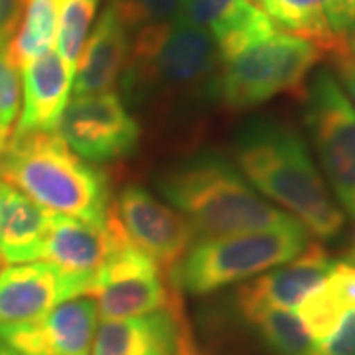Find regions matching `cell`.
<instances>
[{
    "label": "cell",
    "mask_w": 355,
    "mask_h": 355,
    "mask_svg": "<svg viewBox=\"0 0 355 355\" xmlns=\"http://www.w3.org/2000/svg\"><path fill=\"white\" fill-rule=\"evenodd\" d=\"M304 121L334 193L355 219V107L331 71L322 69L304 91Z\"/></svg>",
    "instance_id": "obj_8"
},
{
    "label": "cell",
    "mask_w": 355,
    "mask_h": 355,
    "mask_svg": "<svg viewBox=\"0 0 355 355\" xmlns=\"http://www.w3.org/2000/svg\"><path fill=\"white\" fill-rule=\"evenodd\" d=\"M308 245V231L296 219L277 229L205 237L191 243L168 277L174 291L209 294L268 268L286 265L304 253Z\"/></svg>",
    "instance_id": "obj_5"
},
{
    "label": "cell",
    "mask_w": 355,
    "mask_h": 355,
    "mask_svg": "<svg viewBox=\"0 0 355 355\" xmlns=\"http://www.w3.org/2000/svg\"><path fill=\"white\" fill-rule=\"evenodd\" d=\"M334 62H336V67H338V73H340L343 87H345V91L349 93V97L355 103V58L347 50L334 55Z\"/></svg>",
    "instance_id": "obj_30"
},
{
    "label": "cell",
    "mask_w": 355,
    "mask_h": 355,
    "mask_svg": "<svg viewBox=\"0 0 355 355\" xmlns=\"http://www.w3.org/2000/svg\"><path fill=\"white\" fill-rule=\"evenodd\" d=\"M0 355H20V354H16L12 347H8L6 343L0 340Z\"/></svg>",
    "instance_id": "obj_32"
},
{
    "label": "cell",
    "mask_w": 355,
    "mask_h": 355,
    "mask_svg": "<svg viewBox=\"0 0 355 355\" xmlns=\"http://www.w3.org/2000/svg\"><path fill=\"white\" fill-rule=\"evenodd\" d=\"M314 355H355V310L340 320L328 338L316 342Z\"/></svg>",
    "instance_id": "obj_27"
},
{
    "label": "cell",
    "mask_w": 355,
    "mask_h": 355,
    "mask_svg": "<svg viewBox=\"0 0 355 355\" xmlns=\"http://www.w3.org/2000/svg\"><path fill=\"white\" fill-rule=\"evenodd\" d=\"M58 135L73 153L89 162H113L137 150L140 127L113 91L76 95L65 105Z\"/></svg>",
    "instance_id": "obj_9"
},
{
    "label": "cell",
    "mask_w": 355,
    "mask_h": 355,
    "mask_svg": "<svg viewBox=\"0 0 355 355\" xmlns=\"http://www.w3.org/2000/svg\"><path fill=\"white\" fill-rule=\"evenodd\" d=\"M254 4L277 24V28L288 30V34L312 42L322 53L326 51L334 58L349 50L345 40L334 36L318 0H254Z\"/></svg>",
    "instance_id": "obj_21"
},
{
    "label": "cell",
    "mask_w": 355,
    "mask_h": 355,
    "mask_svg": "<svg viewBox=\"0 0 355 355\" xmlns=\"http://www.w3.org/2000/svg\"><path fill=\"white\" fill-rule=\"evenodd\" d=\"M347 48H349V53L355 58V24L352 28V32L347 34Z\"/></svg>",
    "instance_id": "obj_31"
},
{
    "label": "cell",
    "mask_w": 355,
    "mask_h": 355,
    "mask_svg": "<svg viewBox=\"0 0 355 355\" xmlns=\"http://www.w3.org/2000/svg\"><path fill=\"white\" fill-rule=\"evenodd\" d=\"M193 355H198V354H193Z\"/></svg>",
    "instance_id": "obj_35"
},
{
    "label": "cell",
    "mask_w": 355,
    "mask_h": 355,
    "mask_svg": "<svg viewBox=\"0 0 355 355\" xmlns=\"http://www.w3.org/2000/svg\"><path fill=\"white\" fill-rule=\"evenodd\" d=\"M233 156L249 184L286 207L308 233L324 241L340 235L342 209L294 128L272 119H253L237 132Z\"/></svg>",
    "instance_id": "obj_1"
},
{
    "label": "cell",
    "mask_w": 355,
    "mask_h": 355,
    "mask_svg": "<svg viewBox=\"0 0 355 355\" xmlns=\"http://www.w3.org/2000/svg\"><path fill=\"white\" fill-rule=\"evenodd\" d=\"M51 214L42 209L14 186L0 180V259L32 263L42 259Z\"/></svg>",
    "instance_id": "obj_19"
},
{
    "label": "cell",
    "mask_w": 355,
    "mask_h": 355,
    "mask_svg": "<svg viewBox=\"0 0 355 355\" xmlns=\"http://www.w3.org/2000/svg\"><path fill=\"white\" fill-rule=\"evenodd\" d=\"M347 2H349V6L355 10V0H347Z\"/></svg>",
    "instance_id": "obj_33"
},
{
    "label": "cell",
    "mask_w": 355,
    "mask_h": 355,
    "mask_svg": "<svg viewBox=\"0 0 355 355\" xmlns=\"http://www.w3.org/2000/svg\"><path fill=\"white\" fill-rule=\"evenodd\" d=\"M26 0H0V38H12L24 12Z\"/></svg>",
    "instance_id": "obj_29"
},
{
    "label": "cell",
    "mask_w": 355,
    "mask_h": 355,
    "mask_svg": "<svg viewBox=\"0 0 355 355\" xmlns=\"http://www.w3.org/2000/svg\"><path fill=\"white\" fill-rule=\"evenodd\" d=\"M107 253L109 233L105 225H95L77 217L51 216L42 259L73 280L83 296H91L95 277Z\"/></svg>",
    "instance_id": "obj_16"
},
{
    "label": "cell",
    "mask_w": 355,
    "mask_h": 355,
    "mask_svg": "<svg viewBox=\"0 0 355 355\" xmlns=\"http://www.w3.org/2000/svg\"><path fill=\"white\" fill-rule=\"evenodd\" d=\"M79 296L76 282L46 261L6 266L0 270V324L38 320Z\"/></svg>",
    "instance_id": "obj_13"
},
{
    "label": "cell",
    "mask_w": 355,
    "mask_h": 355,
    "mask_svg": "<svg viewBox=\"0 0 355 355\" xmlns=\"http://www.w3.org/2000/svg\"><path fill=\"white\" fill-rule=\"evenodd\" d=\"M0 150H2V146H0Z\"/></svg>",
    "instance_id": "obj_34"
},
{
    "label": "cell",
    "mask_w": 355,
    "mask_h": 355,
    "mask_svg": "<svg viewBox=\"0 0 355 355\" xmlns=\"http://www.w3.org/2000/svg\"><path fill=\"white\" fill-rule=\"evenodd\" d=\"M190 328L172 304L153 314L125 320H105L93 343V355H193Z\"/></svg>",
    "instance_id": "obj_12"
},
{
    "label": "cell",
    "mask_w": 355,
    "mask_h": 355,
    "mask_svg": "<svg viewBox=\"0 0 355 355\" xmlns=\"http://www.w3.org/2000/svg\"><path fill=\"white\" fill-rule=\"evenodd\" d=\"M352 310H355V265L340 261L334 263L324 282L298 306V318L310 336L322 342Z\"/></svg>",
    "instance_id": "obj_20"
},
{
    "label": "cell",
    "mask_w": 355,
    "mask_h": 355,
    "mask_svg": "<svg viewBox=\"0 0 355 355\" xmlns=\"http://www.w3.org/2000/svg\"><path fill=\"white\" fill-rule=\"evenodd\" d=\"M320 10L334 32V36L347 42V34L352 32L355 22V10L347 0H318Z\"/></svg>",
    "instance_id": "obj_28"
},
{
    "label": "cell",
    "mask_w": 355,
    "mask_h": 355,
    "mask_svg": "<svg viewBox=\"0 0 355 355\" xmlns=\"http://www.w3.org/2000/svg\"><path fill=\"white\" fill-rule=\"evenodd\" d=\"M97 314V302L79 296L38 320L0 324V340L20 355H89Z\"/></svg>",
    "instance_id": "obj_11"
},
{
    "label": "cell",
    "mask_w": 355,
    "mask_h": 355,
    "mask_svg": "<svg viewBox=\"0 0 355 355\" xmlns=\"http://www.w3.org/2000/svg\"><path fill=\"white\" fill-rule=\"evenodd\" d=\"M113 211L130 241L168 275L188 253L196 237L186 217L135 184L116 196Z\"/></svg>",
    "instance_id": "obj_10"
},
{
    "label": "cell",
    "mask_w": 355,
    "mask_h": 355,
    "mask_svg": "<svg viewBox=\"0 0 355 355\" xmlns=\"http://www.w3.org/2000/svg\"><path fill=\"white\" fill-rule=\"evenodd\" d=\"M12 38H0V146L12 137L20 109V73L10 50Z\"/></svg>",
    "instance_id": "obj_25"
},
{
    "label": "cell",
    "mask_w": 355,
    "mask_h": 355,
    "mask_svg": "<svg viewBox=\"0 0 355 355\" xmlns=\"http://www.w3.org/2000/svg\"><path fill=\"white\" fill-rule=\"evenodd\" d=\"M10 50L18 67L50 51L58 38V0H26Z\"/></svg>",
    "instance_id": "obj_22"
},
{
    "label": "cell",
    "mask_w": 355,
    "mask_h": 355,
    "mask_svg": "<svg viewBox=\"0 0 355 355\" xmlns=\"http://www.w3.org/2000/svg\"><path fill=\"white\" fill-rule=\"evenodd\" d=\"M99 0H58V53L76 76Z\"/></svg>",
    "instance_id": "obj_24"
},
{
    "label": "cell",
    "mask_w": 355,
    "mask_h": 355,
    "mask_svg": "<svg viewBox=\"0 0 355 355\" xmlns=\"http://www.w3.org/2000/svg\"><path fill=\"white\" fill-rule=\"evenodd\" d=\"M105 227L109 253L91 292V298H97V312L105 320H125L146 316L172 304L176 291H168L156 263L130 241L113 207H109Z\"/></svg>",
    "instance_id": "obj_7"
},
{
    "label": "cell",
    "mask_w": 355,
    "mask_h": 355,
    "mask_svg": "<svg viewBox=\"0 0 355 355\" xmlns=\"http://www.w3.org/2000/svg\"><path fill=\"white\" fill-rule=\"evenodd\" d=\"M277 355H314L316 340L292 310L263 308L247 316Z\"/></svg>",
    "instance_id": "obj_23"
},
{
    "label": "cell",
    "mask_w": 355,
    "mask_h": 355,
    "mask_svg": "<svg viewBox=\"0 0 355 355\" xmlns=\"http://www.w3.org/2000/svg\"><path fill=\"white\" fill-rule=\"evenodd\" d=\"M176 18L209 32L221 62L279 32L254 0H182Z\"/></svg>",
    "instance_id": "obj_14"
},
{
    "label": "cell",
    "mask_w": 355,
    "mask_h": 355,
    "mask_svg": "<svg viewBox=\"0 0 355 355\" xmlns=\"http://www.w3.org/2000/svg\"><path fill=\"white\" fill-rule=\"evenodd\" d=\"M156 188L200 239L277 229L294 221L263 200L237 168L214 150L168 166Z\"/></svg>",
    "instance_id": "obj_2"
},
{
    "label": "cell",
    "mask_w": 355,
    "mask_h": 355,
    "mask_svg": "<svg viewBox=\"0 0 355 355\" xmlns=\"http://www.w3.org/2000/svg\"><path fill=\"white\" fill-rule=\"evenodd\" d=\"M182 0H111L128 32H139L146 26L164 24L176 18Z\"/></svg>",
    "instance_id": "obj_26"
},
{
    "label": "cell",
    "mask_w": 355,
    "mask_h": 355,
    "mask_svg": "<svg viewBox=\"0 0 355 355\" xmlns=\"http://www.w3.org/2000/svg\"><path fill=\"white\" fill-rule=\"evenodd\" d=\"M331 266L334 261L326 251L320 245L310 243L304 253L286 263V266H279L243 284L237 292V304L241 308L243 316L247 318L263 308H298L306 300V296L324 282Z\"/></svg>",
    "instance_id": "obj_15"
},
{
    "label": "cell",
    "mask_w": 355,
    "mask_h": 355,
    "mask_svg": "<svg viewBox=\"0 0 355 355\" xmlns=\"http://www.w3.org/2000/svg\"><path fill=\"white\" fill-rule=\"evenodd\" d=\"M130 53V32L111 4L103 10L76 69V95L107 93L123 76Z\"/></svg>",
    "instance_id": "obj_18"
},
{
    "label": "cell",
    "mask_w": 355,
    "mask_h": 355,
    "mask_svg": "<svg viewBox=\"0 0 355 355\" xmlns=\"http://www.w3.org/2000/svg\"><path fill=\"white\" fill-rule=\"evenodd\" d=\"M221 65L216 40L203 28L174 18L135 32L123 89L128 101H146L150 93L211 89Z\"/></svg>",
    "instance_id": "obj_4"
},
{
    "label": "cell",
    "mask_w": 355,
    "mask_h": 355,
    "mask_svg": "<svg viewBox=\"0 0 355 355\" xmlns=\"http://www.w3.org/2000/svg\"><path fill=\"white\" fill-rule=\"evenodd\" d=\"M73 71L58 51H46L22 65L24 107L12 137L28 132H55L69 99Z\"/></svg>",
    "instance_id": "obj_17"
},
{
    "label": "cell",
    "mask_w": 355,
    "mask_h": 355,
    "mask_svg": "<svg viewBox=\"0 0 355 355\" xmlns=\"http://www.w3.org/2000/svg\"><path fill=\"white\" fill-rule=\"evenodd\" d=\"M0 180L51 216L105 225L109 186L101 172L79 158L55 132L10 137L0 150Z\"/></svg>",
    "instance_id": "obj_3"
},
{
    "label": "cell",
    "mask_w": 355,
    "mask_h": 355,
    "mask_svg": "<svg viewBox=\"0 0 355 355\" xmlns=\"http://www.w3.org/2000/svg\"><path fill=\"white\" fill-rule=\"evenodd\" d=\"M320 58L322 51L312 42L279 30L221 62L216 93L235 111L257 107L280 93H302Z\"/></svg>",
    "instance_id": "obj_6"
}]
</instances>
